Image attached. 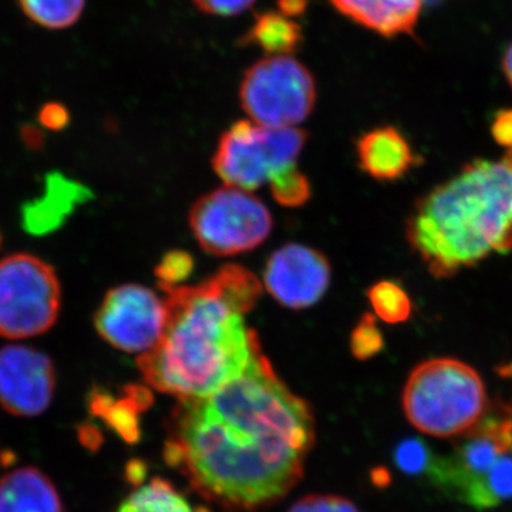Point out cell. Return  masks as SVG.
I'll return each mask as SVG.
<instances>
[{
	"label": "cell",
	"mask_w": 512,
	"mask_h": 512,
	"mask_svg": "<svg viewBox=\"0 0 512 512\" xmlns=\"http://www.w3.org/2000/svg\"><path fill=\"white\" fill-rule=\"evenodd\" d=\"M170 436L183 446L181 473L201 497L229 512H254L301 480L315 419L261 352L211 396L180 400Z\"/></svg>",
	"instance_id": "cell-1"
},
{
	"label": "cell",
	"mask_w": 512,
	"mask_h": 512,
	"mask_svg": "<svg viewBox=\"0 0 512 512\" xmlns=\"http://www.w3.org/2000/svg\"><path fill=\"white\" fill-rule=\"evenodd\" d=\"M167 322L138 369L161 393L180 400L205 399L241 375L262 352L245 326V312L228 298L217 275L197 286H165Z\"/></svg>",
	"instance_id": "cell-2"
},
{
	"label": "cell",
	"mask_w": 512,
	"mask_h": 512,
	"mask_svg": "<svg viewBox=\"0 0 512 512\" xmlns=\"http://www.w3.org/2000/svg\"><path fill=\"white\" fill-rule=\"evenodd\" d=\"M407 239L434 276L512 251V168L476 160L417 202Z\"/></svg>",
	"instance_id": "cell-3"
},
{
	"label": "cell",
	"mask_w": 512,
	"mask_h": 512,
	"mask_svg": "<svg viewBox=\"0 0 512 512\" xmlns=\"http://www.w3.org/2000/svg\"><path fill=\"white\" fill-rule=\"evenodd\" d=\"M403 409L421 433L440 439L460 436L485 416V384L477 370L461 360H426L407 379Z\"/></svg>",
	"instance_id": "cell-4"
},
{
	"label": "cell",
	"mask_w": 512,
	"mask_h": 512,
	"mask_svg": "<svg viewBox=\"0 0 512 512\" xmlns=\"http://www.w3.org/2000/svg\"><path fill=\"white\" fill-rule=\"evenodd\" d=\"M306 138L299 128L238 121L222 134L212 165L228 187L256 190L296 165Z\"/></svg>",
	"instance_id": "cell-5"
},
{
	"label": "cell",
	"mask_w": 512,
	"mask_h": 512,
	"mask_svg": "<svg viewBox=\"0 0 512 512\" xmlns=\"http://www.w3.org/2000/svg\"><path fill=\"white\" fill-rule=\"evenodd\" d=\"M62 288L55 268L29 254L0 261V336L25 339L42 335L57 322Z\"/></svg>",
	"instance_id": "cell-6"
},
{
	"label": "cell",
	"mask_w": 512,
	"mask_h": 512,
	"mask_svg": "<svg viewBox=\"0 0 512 512\" xmlns=\"http://www.w3.org/2000/svg\"><path fill=\"white\" fill-rule=\"evenodd\" d=\"M239 99L254 123L293 127L308 119L315 107V79L291 56H269L245 73Z\"/></svg>",
	"instance_id": "cell-7"
},
{
	"label": "cell",
	"mask_w": 512,
	"mask_h": 512,
	"mask_svg": "<svg viewBox=\"0 0 512 512\" xmlns=\"http://www.w3.org/2000/svg\"><path fill=\"white\" fill-rule=\"evenodd\" d=\"M190 224L201 248L217 256H234L258 248L274 227L264 202L234 187L202 195L192 205Z\"/></svg>",
	"instance_id": "cell-8"
},
{
	"label": "cell",
	"mask_w": 512,
	"mask_h": 512,
	"mask_svg": "<svg viewBox=\"0 0 512 512\" xmlns=\"http://www.w3.org/2000/svg\"><path fill=\"white\" fill-rule=\"evenodd\" d=\"M165 322V301L141 285L111 289L94 315V326L101 338L127 353L153 349L163 336Z\"/></svg>",
	"instance_id": "cell-9"
},
{
	"label": "cell",
	"mask_w": 512,
	"mask_h": 512,
	"mask_svg": "<svg viewBox=\"0 0 512 512\" xmlns=\"http://www.w3.org/2000/svg\"><path fill=\"white\" fill-rule=\"evenodd\" d=\"M56 370L52 359L29 346L0 349V406L19 417L39 416L53 400Z\"/></svg>",
	"instance_id": "cell-10"
},
{
	"label": "cell",
	"mask_w": 512,
	"mask_h": 512,
	"mask_svg": "<svg viewBox=\"0 0 512 512\" xmlns=\"http://www.w3.org/2000/svg\"><path fill=\"white\" fill-rule=\"evenodd\" d=\"M264 284L268 292L285 308H311L328 291V258L322 252L305 245H285L266 262Z\"/></svg>",
	"instance_id": "cell-11"
},
{
	"label": "cell",
	"mask_w": 512,
	"mask_h": 512,
	"mask_svg": "<svg viewBox=\"0 0 512 512\" xmlns=\"http://www.w3.org/2000/svg\"><path fill=\"white\" fill-rule=\"evenodd\" d=\"M94 198L87 185L52 171L45 177V191L40 198L25 202L20 208L22 228L35 237H45L63 227L79 205Z\"/></svg>",
	"instance_id": "cell-12"
},
{
	"label": "cell",
	"mask_w": 512,
	"mask_h": 512,
	"mask_svg": "<svg viewBox=\"0 0 512 512\" xmlns=\"http://www.w3.org/2000/svg\"><path fill=\"white\" fill-rule=\"evenodd\" d=\"M360 168L377 181H396L409 173L414 154L409 141L394 127H377L357 140Z\"/></svg>",
	"instance_id": "cell-13"
},
{
	"label": "cell",
	"mask_w": 512,
	"mask_h": 512,
	"mask_svg": "<svg viewBox=\"0 0 512 512\" xmlns=\"http://www.w3.org/2000/svg\"><path fill=\"white\" fill-rule=\"evenodd\" d=\"M342 15L382 36L410 33L426 0H330Z\"/></svg>",
	"instance_id": "cell-14"
},
{
	"label": "cell",
	"mask_w": 512,
	"mask_h": 512,
	"mask_svg": "<svg viewBox=\"0 0 512 512\" xmlns=\"http://www.w3.org/2000/svg\"><path fill=\"white\" fill-rule=\"evenodd\" d=\"M0 512H63L55 485L35 467L0 478Z\"/></svg>",
	"instance_id": "cell-15"
},
{
	"label": "cell",
	"mask_w": 512,
	"mask_h": 512,
	"mask_svg": "<svg viewBox=\"0 0 512 512\" xmlns=\"http://www.w3.org/2000/svg\"><path fill=\"white\" fill-rule=\"evenodd\" d=\"M301 26L281 12H268L256 18L244 42L261 47L271 56H289L302 45Z\"/></svg>",
	"instance_id": "cell-16"
},
{
	"label": "cell",
	"mask_w": 512,
	"mask_h": 512,
	"mask_svg": "<svg viewBox=\"0 0 512 512\" xmlns=\"http://www.w3.org/2000/svg\"><path fill=\"white\" fill-rule=\"evenodd\" d=\"M119 512H192L190 504L173 484L154 478L146 487L134 491L121 505Z\"/></svg>",
	"instance_id": "cell-17"
},
{
	"label": "cell",
	"mask_w": 512,
	"mask_h": 512,
	"mask_svg": "<svg viewBox=\"0 0 512 512\" xmlns=\"http://www.w3.org/2000/svg\"><path fill=\"white\" fill-rule=\"evenodd\" d=\"M26 18L50 30L70 28L82 18L86 0H18Z\"/></svg>",
	"instance_id": "cell-18"
},
{
	"label": "cell",
	"mask_w": 512,
	"mask_h": 512,
	"mask_svg": "<svg viewBox=\"0 0 512 512\" xmlns=\"http://www.w3.org/2000/svg\"><path fill=\"white\" fill-rule=\"evenodd\" d=\"M367 298L376 315L390 325L406 322L412 316V299L396 282H377L367 291Z\"/></svg>",
	"instance_id": "cell-19"
},
{
	"label": "cell",
	"mask_w": 512,
	"mask_h": 512,
	"mask_svg": "<svg viewBox=\"0 0 512 512\" xmlns=\"http://www.w3.org/2000/svg\"><path fill=\"white\" fill-rule=\"evenodd\" d=\"M467 437L466 443L457 448L456 456L471 474L484 477L504 451L491 437Z\"/></svg>",
	"instance_id": "cell-20"
},
{
	"label": "cell",
	"mask_w": 512,
	"mask_h": 512,
	"mask_svg": "<svg viewBox=\"0 0 512 512\" xmlns=\"http://www.w3.org/2000/svg\"><path fill=\"white\" fill-rule=\"evenodd\" d=\"M269 184L275 201L284 207H301L311 200V183L296 165L275 175Z\"/></svg>",
	"instance_id": "cell-21"
},
{
	"label": "cell",
	"mask_w": 512,
	"mask_h": 512,
	"mask_svg": "<svg viewBox=\"0 0 512 512\" xmlns=\"http://www.w3.org/2000/svg\"><path fill=\"white\" fill-rule=\"evenodd\" d=\"M104 423L110 427L114 433L119 434L127 444H138L143 436L140 424V412L130 400L121 397L113 403V406L104 414Z\"/></svg>",
	"instance_id": "cell-22"
},
{
	"label": "cell",
	"mask_w": 512,
	"mask_h": 512,
	"mask_svg": "<svg viewBox=\"0 0 512 512\" xmlns=\"http://www.w3.org/2000/svg\"><path fill=\"white\" fill-rule=\"evenodd\" d=\"M433 460L429 446L420 439L400 441L394 448V464L406 476L417 477L427 474Z\"/></svg>",
	"instance_id": "cell-23"
},
{
	"label": "cell",
	"mask_w": 512,
	"mask_h": 512,
	"mask_svg": "<svg viewBox=\"0 0 512 512\" xmlns=\"http://www.w3.org/2000/svg\"><path fill=\"white\" fill-rule=\"evenodd\" d=\"M384 348V338L377 326L376 318L365 313L350 335V350L360 362L379 355Z\"/></svg>",
	"instance_id": "cell-24"
},
{
	"label": "cell",
	"mask_w": 512,
	"mask_h": 512,
	"mask_svg": "<svg viewBox=\"0 0 512 512\" xmlns=\"http://www.w3.org/2000/svg\"><path fill=\"white\" fill-rule=\"evenodd\" d=\"M195 261L187 251H170L161 258L160 264L154 269L160 284L165 286H177L190 278L194 272Z\"/></svg>",
	"instance_id": "cell-25"
},
{
	"label": "cell",
	"mask_w": 512,
	"mask_h": 512,
	"mask_svg": "<svg viewBox=\"0 0 512 512\" xmlns=\"http://www.w3.org/2000/svg\"><path fill=\"white\" fill-rule=\"evenodd\" d=\"M288 512H359L356 505L336 495H308Z\"/></svg>",
	"instance_id": "cell-26"
},
{
	"label": "cell",
	"mask_w": 512,
	"mask_h": 512,
	"mask_svg": "<svg viewBox=\"0 0 512 512\" xmlns=\"http://www.w3.org/2000/svg\"><path fill=\"white\" fill-rule=\"evenodd\" d=\"M487 483L500 500H512V457L500 456L488 471Z\"/></svg>",
	"instance_id": "cell-27"
},
{
	"label": "cell",
	"mask_w": 512,
	"mask_h": 512,
	"mask_svg": "<svg viewBox=\"0 0 512 512\" xmlns=\"http://www.w3.org/2000/svg\"><path fill=\"white\" fill-rule=\"evenodd\" d=\"M460 498L464 503L477 508V510H490L500 504V498L491 490L487 483V477H474Z\"/></svg>",
	"instance_id": "cell-28"
},
{
	"label": "cell",
	"mask_w": 512,
	"mask_h": 512,
	"mask_svg": "<svg viewBox=\"0 0 512 512\" xmlns=\"http://www.w3.org/2000/svg\"><path fill=\"white\" fill-rule=\"evenodd\" d=\"M194 3L208 15L234 16L251 8L255 0H194Z\"/></svg>",
	"instance_id": "cell-29"
},
{
	"label": "cell",
	"mask_w": 512,
	"mask_h": 512,
	"mask_svg": "<svg viewBox=\"0 0 512 512\" xmlns=\"http://www.w3.org/2000/svg\"><path fill=\"white\" fill-rule=\"evenodd\" d=\"M39 123L47 130L62 131L70 124V113L63 104L46 103L39 111Z\"/></svg>",
	"instance_id": "cell-30"
},
{
	"label": "cell",
	"mask_w": 512,
	"mask_h": 512,
	"mask_svg": "<svg viewBox=\"0 0 512 512\" xmlns=\"http://www.w3.org/2000/svg\"><path fill=\"white\" fill-rule=\"evenodd\" d=\"M116 400V397L109 390L104 389V387L94 386L90 390L89 396H87V409H89V413L93 417L103 419L104 414L113 406Z\"/></svg>",
	"instance_id": "cell-31"
},
{
	"label": "cell",
	"mask_w": 512,
	"mask_h": 512,
	"mask_svg": "<svg viewBox=\"0 0 512 512\" xmlns=\"http://www.w3.org/2000/svg\"><path fill=\"white\" fill-rule=\"evenodd\" d=\"M491 134L500 146L512 150V110H503L494 117Z\"/></svg>",
	"instance_id": "cell-32"
},
{
	"label": "cell",
	"mask_w": 512,
	"mask_h": 512,
	"mask_svg": "<svg viewBox=\"0 0 512 512\" xmlns=\"http://www.w3.org/2000/svg\"><path fill=\"white\" fill-rule=\"evenodd\" d=\"M123 397L130 400L137 407L138 412L143 413L151 409L154 404V396L151 390L141 384H127L123 387Z\"/></svg>",
	"instance_id": "cell-33"
},
{
	"label": "cell",
	"mask_w": 512,
	"mask_h": 512,
	"mask_svg": "<svg viewBox=\"0 0 512 512\" xmlns=\"http://www.w3.org/2000/svg\"><path fill=\"white\" fill-rule=\"evenodd\" d=\"M77 436H79L80 444L89 451H97L103 446V431L90 421L80 424L79 429H77Z\"/></svg>",
	"instance_id": "cell-34"
},
{
	"label": "cell",
	"mask_w": 512,
	"mask_h": 512,
	"mask_svg": "<svg viewBox=\"0 0 512 512\" xmlns=\"http://www.w3.org/2000/svg\"><path fill=\"white\" fill-rule=\"evenodd\" d=\"M163 457L168 467L181 470L185 463V453L180 441L175 440L174 437H168V440L165 441Z\"/></svg>",
	"instance_id": "cell-35"
},
{
	"label": "cell",
	"mask_w": 512,
	"mask_h": 512,
	"mask_svg": "<svg viewBox=\"0 0 512 512\" xmlns=\"http://www.w3.org/2000/svg\"><path fill=\"white\" fill-rule=\"evenodd\" d=\"M124 476L128 484L133 485L134 488L140 487L148 476V464L141 458H133L126 464Z\"/></svg>",
	"instance_id": "cell-36"
},
{
	"label": "cell",
	"mask_w": 512,
	"mask_h": 512,
	"mask_svg": "<svg viewBox=\"0 0 512 512\" xmlns=\"http://www.w3.org/2000/svg\"><path fill=\"white\" fill-rule=\"evenodd\" d=\"M20 137H22L23 144L32 151H39L45 147V134L35 124L26 123L20 127Z\"/></svg>",
	"instance_id": "cell-37"
},
{
	"label": "cell",
	"mask_w": 512,
	"mask_h": 512,
	"mask_svg": "<svg viewBox=\"0 0 512 512\" xmlns=\"http://www.w3.org/2000/svg\"><path fill=\"white\" fill-rule=\"evenodd\" d=\"M278 6L282 15L293 18L305 12L308 8V0H278Z\"/></svg>",
	"instance_id": "cell-38"
},
{
	"label": "cell",
	"mask_w": 512,
	"mask_h": 512,
	"mask_svg": "<svg viewBox=\"0 0 512 512\" xmlns=\"http://www.w3.org/2000/svg\"><path fill=\"white\" fill-rule=\"evenodd\" d=\"M370 481H372L376 488L384 490V488H389L390 484H392V474H390L386 467H375L370 470Z\"/></svg>",
	"instance_id": "cell-39"
},
{
	"label": "cell",
	"mask_w": 512,
	"mask_h": 512,
	"mask_svg": "<svg viewBox=\"0 0 512 512\" xmlns=\"http://www.w3.org/2000/svg\"><path fill=\"white\" fill-rule=\"evenodd\" d=\"M503 67L505 76H507L508 82L512 86V45L508 47L507 53H505Z\"/></svg>",
	"instance_id": "cell-40"
},
{
	"label": "cell",
	"mask_w": 512,
	"mask_h": 512,
	"mask_svg": "<svg viewBox=\"0 0 512 512\" xmlns=\"http://www.w3.org/2000/svg\"><path fill=\"white\" fill-rule=\"evenodd\" d=\"M504 161L512 168V150H510V153L505 156Z\"/></svg>",
	"instance_id": "cell-41"
},
{
	"label": "cell",
	"mask_w": 512,
	"mask_h": 512,
	"mask_svg": "<svg viewBox=\"0 0 512 512\" xmlns=\"http://www.w3.org/2000/svg\"><path fill=\"white\" fill-rule=\"evenodd\" d=\"M501 373H503V375H505V376H511L512 377V366L507 367V369H504L503 372H501Z\"/></svg>",
	"instance_id": "cell-42"
},
{
	"label": "cell",
	"mask_w": 512,
	"mask_h": 512,
	"mask_svg": "<svg viewBox=\"0 0 512 512\" xmlns=\"http://www.w3.org/2000/svg\"><path fill=\"white\" fill-rule=\"evenodd\" d=\"M192 512H211V511L208 510V508L202 507V505H200V507L195 508V510Z\"/></svg>",
	"instance_id": "cell-43"
},
{
	"label": "cell",
	"mask_w": 512,
	"mask_h": 512,
	"mask_svg": "<svg viewBox=\"0 0 512 512\" xmlns=\"http://www.w3.org/2000/svg\"><path fill=\"white\" fill-rule=\"evenodd\" d=\"M0 245H2V235H0Z\"/></svg>",
	"instance_id": "cell-44"
},
{
	"label": "cell",
	"mask_w": 512,
	"mask_h": 512,
	"mask_svg": "<svg viewBox=\"0 0 512 512\" xmlns=\"http://www.w3.org/2000/svg\"><path fill=\"white\" fill-rule=\"evenodd\" d=\"M426 2H433V0H426Z\"/></svg>",
	"instance_id": "cell-45"
}]
</instances>
